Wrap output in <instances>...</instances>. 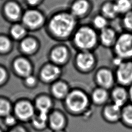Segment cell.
<instances>
[{
  "mask_svg": "<svg viewBox=\"0 0 132 132\" xmlns=\"http://www.w3.org/2000/svg\"><path fill=\"white\" fill-rule=\"evenodd\" d=\"M43 19L41 14L36 11H28L23 16L24 23L30 28H36L43 22Z\"/></svg>",
  "mask_w": 132,
  "mask_h": 132,
  "instance_id": "14",
  "label": "cell"
},
{
  "mask_svg": "<svg viewBox=\"0 0 132 132\" xmlns=\"http://www.w3.org/2000/svg\"><path fill=\"white\" fill-rule=\"evenodd\" d=\"M93 9L92 0H71L68 10L79 21L88 17Z\"/></svg>",
  "mask_w": 132,
  "mask_h": 132,
  "instance_id": "5",
  "label": "cell"
},
{
  "mask_svg": "<svg viewBox=\"0 0 132 132\" xmlns=\"http://www.w3.org/2000/svg\"><path fill=\"white\" fill-rule=\"evenodd\" d=\"M5 122L8 125H12L14 123L15 119L12 116H10V115H8L6 117Z\"/></svg>",
  "mask_w": 132,
  "mask_h": 132,
  "instance_id": "33",
  "label": "cell"
},
{
  "mask_svg": "<svg viewBox=\"0 0 132 132\" xmlns=\"http://www.w3.org/2000/svg\"><path fill=\"white\" fill-rule=\"evenodd\" d=\"M120 17L123 31L132 32V10Z\"/></svg>",
  "mask_w": 132,
  "mask_h": 132,
  "instance_id": "24",
  "label": "cell"
},
{
  "mask_svg": "<svg viewBox=\"0 0 132 132\" xmlns=\"http://www.w3.org/2000/svg\"><path fill=\"white\" fill-rule=\"evenodd\" d=\"M117 11L120 16L132 10L131 0H113Z\"/></svg>",
  "mask_w": 132,
  "mask_h": 132,
  "instance_id": "19",
  "label": "cell"
},
{
  "mask_svg": "<svg viewBox=\"0 0 132 132\" xmlns=\"http://www.w3.org/2000/svg\"><path fill=\"white\" fill-rule=\"evenodd\" d=\"M111 50L112 55L124 61L132 60V32L125 31L120 32Z\"/></svg>",
  "mask_w": 132,
  "mask_h": 132,
  "instance_id": "4",
  "label": "cell"
},
{
  "mask_svg": "<svg viewBox=\"0 0 132 132\" xmlns=\"http://www.w3.org/2000/svg\"><path fill=\"white\" fill-rule=\"evenodd\" d=\"M122 116L125 123L132 125V106L126 107L122 112Z\"/></svg>",
  "mask_w": 132,
  "mask_h": 132,
  "instance_id": "28",
  "label": "cell"
},
{
  "mask_svg": "<svg viewBox=\"0 0 132 132\" xmlns=\"http://www.w3.org/2000/svg\"><path fill=\"white\" fill-rule=\"evenodd\" d=\"M16 115L23 120H26L33 116L34 109L32 105L26 102L18 103L14 108Z\"/></svg>",
  "mask_w": 132,
  "mask_h": 132,
  "instance_id": "13",
  "label": "cell"
},
{
  "mask_svg": "<svg viewBox=\"0 0 132 132\" xmlns=\"http://www.w3.org/2000/svg\"><path fill=\"white\" fill-rule=\"evenodd\" d=\"M0 132H1V130H0Z\"/></svg>",
  "mask_w": 132,
  "mask_h": 132,
  "instance_id": "40",
  "label": "cell"
},
{
  "mask_svg": "<svg viewBox=\"0 0 132 132\" xmlns=\"http://www.w3.org/2000/svg\"><path fill=\"white\" fill-rule=\"evenodd\" d=\"M36 106L40 110V113L47 114L51 106V102L48 98L43 96L37 100Z\"/></svg>",
  "mask_w": 132,
  "mask_h": 132,
  "instance_id": "25",
  "label": "cell"
},
{
  "mask_svg": "<svg viewBox=\"0 0 132 132\" xmlns=\"http://www.w3.org/2000/svg\"><path fill=\"white\" fill-rule=\"evenodd\" d=\"M5 10L7 15L11 19H17L20 15V7L15 3L7 4L5 7Z\"/></svg>",
  "mask_w": 132,
  "mask_h": 132,
  "instance_id": "23",
  "label": "cell"
},
{
  "mask_svg": "<svg viewBox=\"0 0 132 132\" xmlns=\"http://www.w3.org/2000/svg\"><path fill=\"white\" fill-rule=\"evenodd\" d=\"M28 3L31 5H35L40 0H27Z\"/></svg>",
  "mask_w": 132,
  "mask_h": 132,
  "instance_id": "36",
  "label": "cell"
},
{
  "mask_svg": "<svg viewBox=\"0 0 132 132\" xmlns=\"http://www.w3.org/2000/svg\"><path fill=\"white\" fill-rule=\"evenodd\" d=\"M110 22L107 19L98 12L92 15L89 24L96 30L99 32L109 26Z\"/></svg>",
  "mask_w": 132,
  "mask_h": 132,
  "instance_id": "15",
  "label": "cell"
},
{
  "mask_svg": "<svg viewBox=\"0 0 132 132\" xmlns=\"http://www.w3.org/2000/svg\"><path fill=\"white\" fill-rule=\"evenodd\" d=\"M124 61V60H123L120 57L112 55L111 62L112 66L114 67V69L115 68L118 67L119 65H120Z\"/></svg>",
  "mask_w": 132,
  "mask_h": 132,
  "instance_id": "32",
  "label": "cell"
},
{
  "mask_svg": "<svg viewBox=\"0 0 132 132\" xmlns=\"http://www.w3.org/2000/svg\"><path fill=\"white\" fill-rule=\"evenodd\" d=\"M26 81L27 84H28L29 85H32L35 84L36 79L34 77L31 76H28L27 77Z\"/></svg>",
  "mask_w": 132,
  "mask_h": 132,
  "instance_id": "35",
  "label": "cell"
},
{
  "mask_svg": "<svg viewBox=\"0 0 132 132\" xmlns=\"http://www.w3.org/2000/svg\"><path fill=\"white\" fill-rule=\"evenodd\" d=\"M47 114L40 113L38 116H35L32 119L34 125L38 128H43L45 125Z\"/></svg>",
  "mask_w": 132,
  "mask_h": 132,
  "instance_id": "27",
  "label": "cell"
},
{
  "mask_svg": "<svg viewBox=\"0 0 132 132\" xmlns=\"http://www.w3.org/2000/svg\"><path fill=\"white\" fill-rule=\"evenodd\" d=\"M128 93H129V95L130 96V99L132 101V84L129 86V90H128Z\"/></svg>",
  "mask_w": 132,
  "mask_h": 132,
  "instance_id": "37",
  "label": "cell"
},
{
  "mask_svg": "<svg viewBox=\"0 0 132 132\" xmlns=\"http://www.w3.org/2000/svg\"><path fill=\"white\" fill-rule=\"evenodd\" d=\"M52 92L57 98H61L66 97L69 93V86L67 82L63 81H58L53 85Z\"/></svg>",
  "mask_w": 132,
  "mask_h": 132,
  "instance_id": "17",
  "label": "cell"
},
{
  "mask_svg": "<svg viewBox=\"0 0 132 132\" xmlns=\"http://www.w3.org/2000/svg\"><path fill=\"white\" fill-rule=\"evenodd\" d=\"M10 41L7 38L3 37H0V51H7L10 47Z\"/></svg>",
  "mask_w": 132,
  "mask_h": 132,
  "instance_id": "31",
  "label": "cell"
},
{
  "mask_svg": "<svg viewBox=\"0 0 132 132\" xmlns=\"http://www.w3.org/2000/svg\"><path fill=\"white\" fill-rule=\"evenodd\" d=\"M70 41L76 52H95L100 46L98 32L89 23L79 24Z\"/></svg>",
  "mask_w": 132,
  "mask_h": 132,
  "instance_id": "2",
  "label": "cell"
},
{
  "mask_svg": "<svg viewBox=\"0 0 132 132\" xmlns=\"http://www.w3.org/2000/svg\"><path fill=\"white\" fill-rule=\"evenodd\" d=\"M119 32L109 25L98 32V41L100 46L104 48H112L114 45Z\"/></svg>",
  "mask_w": 132,
  "mask_h": 132,
  "instance_id": "10",
  "label": "cell"
},
{
  "mask_svg": "<svg viewBox=\"0 0 132 132\" xmlns=\"http://www.w3.org/2000/svg\"><path fill=\"white\" fill-rule=\"evenodd\" d=\"M110 22L120 17L116 9L113 0H105L100 5L99 11Z\"/></svg>",
  "mask_w": 132,
  "mask_h": 132,
  "instance_id": "11",
  "label": "cell"
},
{
  "mask_svg": "<svg viewBox=\"0 0 132 132\" xmlns=\"http://www.w3.org/2000/svg\"><path fill=\"white\" fill-rule=\"evenodd\" d=\"M25 33V30L23 27L20 25L14 26L11 30L12 37L15 39H19L23 37Z\"/></svg>",
  "mask_w": 132,
  "mask_h": 132,
  "instance_id": "29",
  "label": "cell"
},
{
  "mask_svg": "<svg viewBox=\"0 0 132 132\" xmlns=\"http://www.w3.org/2000/svg\"><path fill=\"white\" fill-rule=\"evenodd\" d=\"M114 71L116 80L120 85L125 87L132 84V60L124 61Z\"/></svg>",
  "mask_w": 132,
  "mask_h": 132,
  "instance_id": "8",
  "label": "cell"
},
{
  "mask_svg": "<svg viewBox=\"0 0 132 132\" xmlns=\"http://www.w3.org/2000/svg\"><path fill=\"white\" fill-rule=\"evenodd\" d=\"M56 132H62V131H60V130H57Z\"/></svg>",
  "mask_w": 132,
  "mask_h": 132,
  "instance_id": "39",
  "label": "cell"
},
{
  "mask_svg": "<svg viewBox=\"0 0 132 132\" xmlns=\"http://www.w3.org/2000/svg\"><path fill=\"white\" fill-rule=\"evenodd\" d=\"M37 46L36 42L32 39H27L24 40L21 44L22 50L27 53L32 52Z\"/></svg>",
  "mask_w": 132,
  "mask_h": 132,
  "instance_id": "26",
  "label": "cell"
},
{
  "mask_svg": "<svg viewBox=\"0 0 132 132\" xmlns=\"http://www.w3.org/2000/svg\"><path fill=\"white\" fill-rule=\"evenodd\" d=\"M131 1H132V0H131Z\"/></svg>",
  "mask_w": 132,
  "mask_h": 132,
  "instance_id": "41",
  "label": "cell"
},
{
  "mask_svg": "<svg viewBox=\"0 0 132 132\" xmlns=\"http://www.w3.org/2000/svg\"><path fill=\"white\" fill-rule=\"evenodd\" d=\"M14 67L16 72L22 76H28L31 68L29 63L24 59H19L14 63Z\"/></svg>",
  "mask_w": 132,
  "mask_h": 132,
  "instance_id": "20",
  "label": "cell"
},
{
  "mask_svg": "<svg viewBox=\"0 0 132 132\" xmlns=\"http://www.w3.org/2000/svg\"><path fill=\"white\" fill-rule=\"evenodd\" d=\"M11 132H20V131H17V130H13V131H12Z\"/></svg>",
  "mask_w": 132,
  "mask_h": 132,
  "instance_id": "38",
  "label": "cell"
},
{
  "mask_svg": "<svg viewBox=\"0 0 132 132\" xmlns=\"http://www.w3.org/2000/svg\"><path fill=\"white\" fill-rule=\"evenodd\" d=\"M62 73V69L60 67L53 63L46 65L41 72V76L46 81H52L57 78Z\"/></svg>",
  "mask_w": 132,
  "mask_h": 132,
  "instance_id": "12",
  "label": "cell"
},
{
  "mask_svg": "<svg viewBox=\"0 0 132 132\" xmlns=\"http://www.w3.org/2000/svg\"><path fill=\"white\" fill-rule=\"evenodd\" d=\"M108 97L107 90L101 87L95 88L92 93V98L94 102L97 104H102L104 103Z\"/></svg>",
  "mask_w": 132,
  "mask_h": 132,
  "instance_id": "22",
  "label": "cell"
},
{
  "mask_svg": "<svg viewBox=\"0 0 132 132\" xmlns=\"http://www.w3.org/2000/svg\"><path fill=\"white\" fill-rule=\"evenodd\" d=\"M10 110V104L4 100H0V115L7 116L9 115Z\"/></svg>",
  "mask_w": 132,
  "mask_h": 132,
  "instance_id": "30",
  "label": "cell"
},
{
  "mask_svg": "<svg viewBox=\"0 0 132 132\" xmlns=\"http://www.w3.org/2000/svg\"><path fill=\"white\" fill-rule=\"evenodd\" d=\"M79 21L67 9L56 13L51 18L49 28L53 36L62 40H70Z\"/></svg>",
  "mask_w": 132,
  "mask_h": 132,
  "instance_id": "1",
  "label": "cell"
},
{
  "mask_svg": "<svg viewBox=\"0 0 132 132\" xmlns=\"http://www.w3.org/2000/svg\"><path fill=\"white\" fill-rule=\"evenodd\" d=\"M65 99L68 108L73 112H80L88 105V98L86 94L82 91L78 89L69 92Z\"/></svg>",
  "mask_w": 132,
  "mask_h": 132,
  "instance_id": "7",
  "label": "cell"
},
{
  "mask_svg": "<svg viewBox=\"0 0 132 132\" xmlns=\"http://www.w3.org/2000/svg\"><path fill=\"white\" fill-rule=\"evenodd\" d=\"M111 95L114 104L121 107L125 103L127 99V93L124 86L120 85L114 88L112 91Z\"/></svg>",
  "mask_w": 132,
  "mask_h": 132,
  "instance_id": "16",
  "label": "cell"
},
{
  "mask_svg": "<svg viewBox=\"0 0 132 132\" xmlns=\"http://www.w3.org/2000/svg\"><path fill=\"white\" fill-rule=\"evenodd\" d=\"M94 80L99 87L106 90L112 88L116 81L114 70L106 66L97 68L94 74Z\"/></svg>",
  "mask_w": 132,
  "mask_h": 132,
  "instance_id": "6",
  "label": "cell"
},
{
  "mask_svg": "<svg viewBox=\"0 0 132 132\" xmlns=\"http://www.w3.org/2000/svg\"><path fill=\"white\" fill-rule=\"evenodd\" d=\"M64 119L62 115L58 112H55L52 114L50 118V124L51 127L54 130H60L63 126Z\"/></svg>",
  "mask_w": 132,
  "mask_h": 132,
  "instance_id": "21",
  "label": "cell"
},
{
  "mask_svg": "<svg viewBox=\"0 0 132 132\" xmlns=\"http://www.w3.org/2000/svg\"><path fill=\"white\" fill-rule=\"evenodd\" d=\"M6 77V72L2 68H0V84L5 80Z\"/></svg>",
  "mask_w": 132,
  "mask_h": 132,
  "instance_id": "34",
  "label": "cell"
},
{
  "mask_svg": "<svg viewBox=\"0 0 132 132\" xmlns=\"http://www.w3.org/2000/svg\"><path fill=\"white\" fill-rule=\"evenodd\" d=\"M72 64L76 71L88 74L97 69L98 57L94 51H78L73 57Z\"/></svg>",
  "mask_w": 132,
  "mask_h": 132,
  "instance_id": "3",
  "label": "cell"
},
{
  "mask_svg": "<svg viewBox=\"0 0 132 132\" xmlns=\"http://www.w3.org/2000/svg\"><path fill=\"white\" fill-rule=\"evenodd\" d=\"M72 51L65 44H60L54 47L51 53V58L54 64L61 67L67 64L72 58Z\"/></svg>",
  "mask_w": 132,
  "mask_h": 132,
  "instance_id": "9",
  "label": "cell"
},
{
  "mask_svg": "<svg viewBox=\"0 0 132 132\" xmlns=\"http://www.w3.org/2000/svg\"><path fill=\"white\" fill-rule=\"evenodd\" d=\"M104 113L105 118L110 121H117L122 114L120 107L114 104L107 106L104 109Z\"/></svg>",
  "mask_w": 132,
  "mask_h": 132,
  "instance_id": "18",
  "label": "cell"
}]
</instances>
